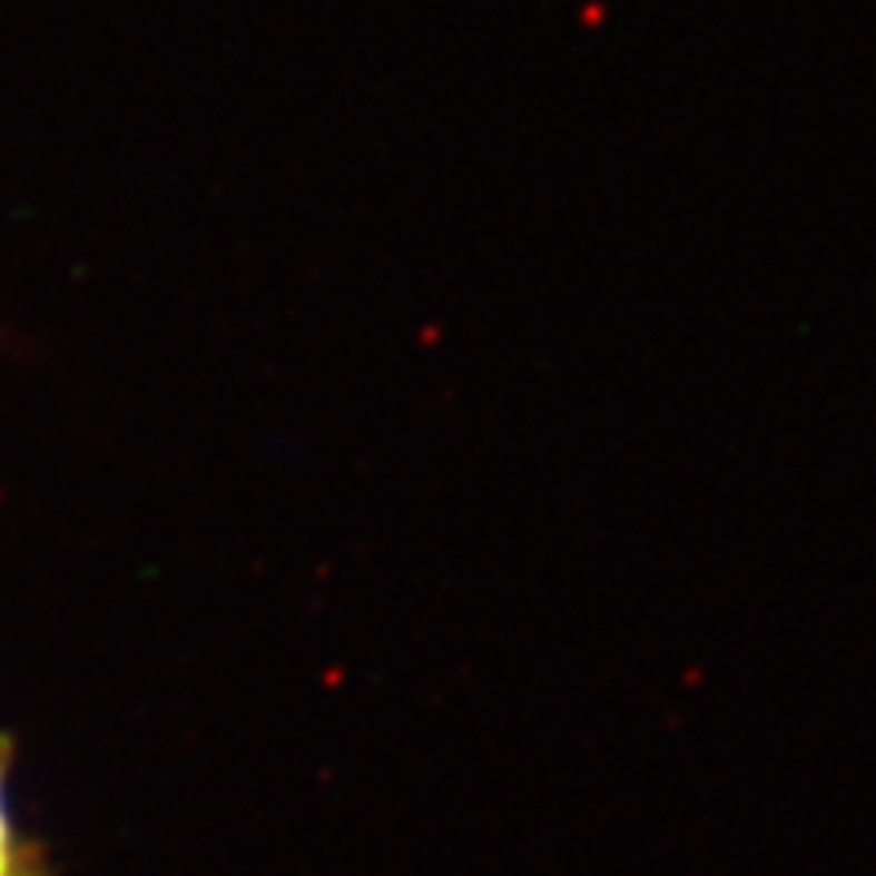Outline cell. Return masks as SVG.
<instances>
[{"instance_id": "1", "label": "cell", "mask_w": 876, "mask_h": 876, "mask_svg": "<svg viewBox=\"0 0 876 876\" xmlns=\"http://www.w3.org/2000/svg\"><path fill=\"white\" fill-rule=\"evenodd\" d=\"M8 767H11V745H8V738H0V876H37L30 847L19 840L16 821H11Z\"/></svg>"}]
</instances>
